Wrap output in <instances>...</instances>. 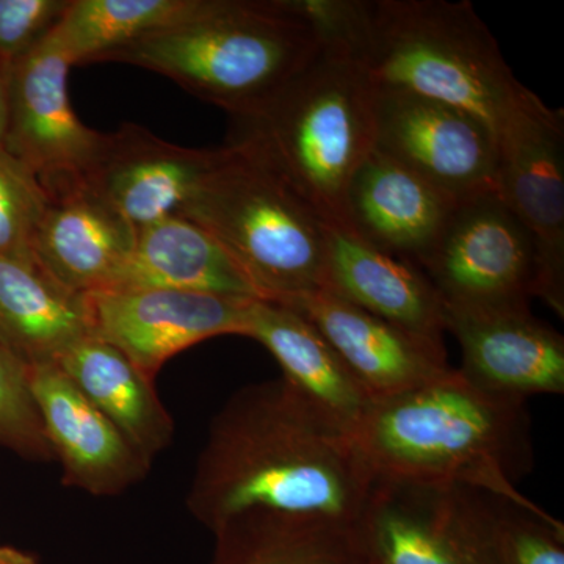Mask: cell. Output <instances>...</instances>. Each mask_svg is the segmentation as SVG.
<instances>
[{"label":"cell","mask_w":564,"mask_h":564,"mask_svg":"<svg viewBox=\"0 0 564 564\" xmlns=\"http://www.w3.org/2000/svg\"><path fill=\"white\" fill-rule=\"evenodd\" d=\"M496 192L532 237L536 292L564 317V113L522 85L496 132Z\"/></svg>","instance_id":"8"},{"label":"cell","mask_w":564,"mask_h":564,"mask_svg":"<svg viewBox=\"0 0 564 564\" xmlns=\"http://www.w3.org/2000/svg\"><path fill=\"white\" fill-rule=\"evenodd\" d=\"M135 231L84 185L50 196L33 240L36 263L70 291L106 289L132 250Z\"/></svg>","instance_id":"19"},{"label":"cell","mask_w":564,"mask_h":564,"mask_svg":"<svg viewBox=\"0 0 564 564\" xmlns=\"http://www.w3.org/2000/svg\"><path fill=\"white\" fill-rule=\"evenodd\" d=\"M69 0H0V70L28 57L62 21Z\"/></svg>","instance_id":"29"},{"label":"cell","mask_w":564,"mask_h":564,"mask_svg":"<svg viewBox=\"0 0 564 564\" xmlns=\"http://www.w3.org/2000/svg\"><path fill=\"white\" fill-rule=\"evenodd\" d=\"M326 250L325 291L406 332L444 340L443 300L415 263L329 226Z\"/></svg>","instance_id":"18"},{"label":"cell","mask_w":564,"mask_h":564,"mask_svg":"<svg viewBox=\"0 0 564 564\" xmlns=\"http://www.w3.org/2000/svg\"><path fill=\"white\" fill-rule=\"evenodd\" d=\"M527 400L485 391L458 369L375 402L352 436L380 480L459 485L541 513L516 488L533 469Z\"/></svg>","instance_id":"2"},{"label":"cell","mask_w":564,"mask_h":564,"mask_svg":"<svg viewBox=\"0 0 564 564\" xmlns=\"http://www.w3.org/2000/svg\"><path fill=\"white\" fill-rule=\"evenodd\" d=\"M421 267L444 306H529L536 292L532 237L497 192L464 199Z\"/></svg>","instance_id":"9"},{"label":"cell","mask_w":564,"mask_h":564,"mask_svg":"<svg viewBox=\"0 0 564 564\" xmlns=\"http://www.w3.org/2000/svg\"><path fill=\"white\" fill-rule=\"evenodd\" d=\"M343 51L375 90L474 115L496 135L522 88L469 2L356 0Z\"/></svg>","instance_id":"3"},{"label":"cell","mask_w":564,"mask_h":564,"mask_svg":"<svg viewBox=\"0 0 564 564\" xmlns=\"http://www.w3.org/2000/svg\"><path fill=\"white\" fill-rule=\"evenodd\" d=\"M356 533L372 564H499L496 497L377 478Z\"/></svg>","instance_id":"7"},{"label":"cell","mask_w":564,"mask_h":564,"mask_svg":"<svg viewBox=\"0 0 564 564\" xmlns=\"http://www.w3.org/2000/svg\"><path fill=\"white\" fill-rule=\"evenodd\" d=\"M325 47L292 0H202L187 20L110 52L101 62L162 74L203 101L247 117Z\"/></svg>","instance_id":"5"},{"label":"cell","mask_w":564,"mask_h":564,"mask_svg":"<svg viewBox=\"0 0 564 564\" xmlns=\"http://www.w3.org/2000/svg\"><path fill=\"white\" fill-rule=\"evenodd\" d=\"M284 306L313 323L372 403L415 391L454 370L444 340L399 328L333 292L307 293Z\"/></svg>","instance_id":"14"},{"label":"cell","mask_w":564,"mask_h":564,"mask_svg":"<svg viewBox=\"0 0 564 564\" xmlns=\"http://www.w3.org/2000/svg\"><path fill=\"white\" fill-rule=\"evenodd\" d=\"M245 337L258 340L272 352L281 366L282 378L348 432H355L372 406V400L339 352L292 307L252 300Z\"/></svg>","instance_id":"20"},{"label":"cell","mask_w":564,"mask_h":564,"mask_svg":"<svg viewBox=\"0 0 564 564\" xmlns=\"http://www.w3.org/2000/svg\"><path fill=\"white\" fill-rule=\"evenodd\" d=\"M50 196L20 161L0 150V256L35 261L33 240Z\"/></svg>","instance_id":"26"},{"label":"cell","mask_w":564,"mask_h":564,"mask_svg":"<svg viewBox=\"0 0 564 564\" xmlns=\"http://www.w3.org/2000/svg\"><path fill=\"white\" fill-rule=\"evenodd\" d=\"M373 95L348 55L325 46L272 99L232 118L228 144L276 174L326 226L351 232L347 196L375 150Z\"/></svg>","instance_id":"4"},{"label":"cell","mask_w":564,"mask_h":564,"mask_svg":"<svg viewBox=\"0 0 564 564\" xmlns=\"http://www.w3.org/2000/svg\"><path fill=\"white\" fill-rule=\"evenodd\" d=\"M90 334L87 293L65 288L36 261L0 256V344L25 369L57 362Z\"/></svg>","instance_id":"22"},{"label":"cell","mask_w":564,"mask_h":564,"mask_svg":"<svg viewBox=\"0 0 564 564\" xmlns=\"http://www.w3.org/2000/svg\"><path fill=\"white\" fill-rule=\"evenodd\" d=\"M375 481L352 433L281 377L215 415L187 508L212 533L248 513L355 527Z\"/></svg>","instance_id":"1"},{"label":"cell","mask_w":564,"mask_h":564,"mask_svg":"<svg viewBox=\"0 0 564 564\" xmlns=\"http://www.w3.org/2000/svg\"><path fill=\"white\" fill-rule=\"evenodd\" d=\"M0 564H39V560L20 549L0 544Z\"/></svg>","instance_id":"31"},{"label":"cell","mask_w":564,"mask_h":564,"mask_svg":"<svg viewBox=\"0 0 564 564\" xmlns=\"http://www.w3.org/2000/svg\"><path fill=\"white\" fill-rule=\"evenodd\" d=\"M7 126H9V93L6 76L0 70V150H6Z\"/></svg>","instance_id":"30"},{"label":"cell","mask_w":564,"mask_h":564,"mask_svg":"<svg viewBox=\"0 0 564 564\" xmlns=\"http://www.w3.org/2000/svg\"><path fill=\"white\" fill-rule=\"evenodd\" d=\"M463 202L373 150L352 177L347 214L364 242L421 267Z\"/></svg>","instance_id":"17"},{"label":"cell","mask_w":564,"mask_h":564,"mask_svg":"<svg viewBox=\"0 0 564 564\" xmlns=\"http://www.w3.org/2000/svg\"><path fill=\"white\" fill-rule=\"evenodd\" d=\"M499 564H564V525L496 497Z\"/></svg>","instance_id":"28"},{"label":"cell","mask_w":564,"mask_h":564,"mask_svg":"<svg viewBox=\"0 0 564 564\" xmlns=\"http://www.w3.org/2000/svg\"><path fill=\"white\" fill-rule=\"evenodd\" d=\"M220 150L169 143L137 124L106 133L84 187L133 231L181 215Z\"/></svg>","instance_id":"13"},{"label":"cell","mask_w":564,"mask_h":564,"mask_svg":"<svg viewBox=\"0 0 564 564\" xmlns=\"http://www.w3.org/2000/svg\"><path fill=\"white\" fill-rule=\"evenodd\" d=\"M212 564H372L355 527L248 513L215 530Z\"/></svg>","instance_id":"24"},{"label":"cell","mask_w":564,"mask_h":564,"mask_svg":"<svg viewBox=\"0 0 564 564\" xmlns=\"http://www.w3.org/2000/svg\"><path fill=\"white\" fill-rule=\"evenodd\" d=\"M373 91L375 150L456 198L496 192V135L484 121L408 93Z\"/></svg>","instance_id":"11"},{"label":"cell","mask_w":564,"mask_h":564,"mask_svg":"<svg viewBox=\"0 0 564 564\" xmlns=\"http://www.w3.org/2000/svg\"><path fill=\"white\" fill-rule=\"evenodd\" d=\"M28 384L63 484L118 496L150 473L151 463L73 384L55 364L28 367Z\"/></svg>","instance_id":"16"},{"label":"cell","mask_w":564,"mask_h":564,"mask_svg":"<svg viewBox=\"0 0 564 564\" xmlns=\"http://www.w3.org/2000/svg\"><path fill=\"white\" fill-rule=\"evenodd\" d=\"M124 289L259 299L228 251L206 229L182 215L135 231L131 252L102 291Z\"/></svg>","instance_id":"21"},{"label":"cell","mask_w":564,"mask_h":564,"mask_svg":"<svg viewBox=\"0 0 564 564\" xmlns=\"http://www.w3.org/2000/svg\"><path fill=\"white\" fill-rule=\"evenodd\" d=\"M228 251L259 300L325 291L326 225L265 165L226 144L182 210Z\"/></svg>","instance_id":"6"},{"label":"cell","mask_w":564,"mask_h":564,"mask_svg":"<svg viewBox=\"0 0 564 564\" xmlns=\"http://www.w3.org/2000/svg\"><path fill=\"white\" fill-rule=\"evenodd\" d=\"M70 63L50 36L6 74V151L39 180L47 196L84 185L106 133L93 131L70 106Z\"/></svg>","instance_id":"10"},{"label":"cell","mask_w":564,"mask_h":564,"mask_svg":"<svg viewBox=\"0 0 564 564\" xmlns=\"http://www.w3.org/2000/svg\"><path fill=\"white\" fill-rule=\"evenodd\" d=\"M91 333L118 348L148 380L193 345L245 336L252 300L214 293L124 289L87 293Z\"/></svg>","instance_id":"12"},{"label":"cell","mask_w":564,"mask_h":564,"mask_svg":"<svg viewBox=\"0 0 564 564\" xmlns=\"http://www.w3.org/2000/svg\"><path fill=\"white\" fill-rule=\"evenodd\" d=\"M462 345L459 373L485 391L525 399L564 392V339L529 306H444Z\"/></svg>","instance_id":"15"},{"label":"cell","mask_w":564,"mask_h":564,"mask_svg":"<svg viewBox=\"0 0 564 564\" xmlns=\"http://www.w3.org/2000/svg\"><path fill=\"white\" fill-rule=\"evenodd\" d=\"M55 366L152 464L172 444L174 423L154 381L118 348L90 334L63 351Z\"/></svg>","instance_id":"23"},{"label":"cell","mask_w":564,"mask_h":564,"mask_svg":"<svg viewBox=\"0 0 564 564\" xmlns=\"http://www.w3.org/2000/svg\"><path fill=\"white\" fill-rule=\"evenodd\" d=\"M202 0H69L50 39L70 66L101 62L110 52L172 28Z\"/></svg>","instance_id":"25"},{"label":"cell","mask_w":564,"mask_h":564,"mask_svg":"<svg viewBox=\"0 0 564 564\" xmlns=\"http://www.w3.org/2000/svg\"><path fill=\"white\" fill-rule=\"evenodd\" d=\"M0 445L33 462L54 459L28 384V369L0 344Z\"/></svg>","instance_id":"27"}]
</instances>
